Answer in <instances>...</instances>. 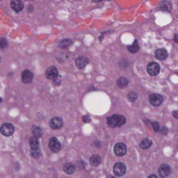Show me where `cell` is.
<instances>
[{
	"label": "cell",
	"instance_id": "1",
	"mask_svg": "<svg viewBox=\"0 0 178 178\" xmlns=\"http://www.w3.org/2000/svg\"><path fill=\"white\" fill-rule=\"evenodd\" d=\"M106 122L110 128H119L124 126L126 122V119L124 115L115 114L107 117Z\"/></svg>",
	"mask_w": 178,
	"mask_h": 178
},
{
	"label": "cell",
	"instance_id": "2",
	"mask_svg": "<svg viewBox=\"0 0 178 178\" xmlns=\"http://www.w3.org/2000/svg\"><path fill=\"white\" fill-rule=\"evenodd\" d=\"M0 132L4 136H11L15 132L14 126L10 123H4L1 126Z\"/></svg>",
	"mask_w": 178,
	"mask_h": 178
},
{
	"label": "cell",
	"instance_id": "3",
	"mask_svg": "<svg viewBox=\"0 0 178 178\" xmlns=\"http://www.w3.org/2000/svg\"><path fill=\"white\" fill-rule=\"evenodd\" d=\"M126 172V167L124 163L118 162L115 163L113 167V173L116 177L124 176Z\"/></svg>",
	"mask_w": 178,
	"mask_h": 178
},
{
	"label": "cell",
	"instance_id": "4",
	"mask_svg": "<svg viewBox=\"0 0 178 178\" xmlns=\"http://www.w3.org/2000/svg\"><path fill=\"white\" fill-rule=\"evenodd\" d=\"M160 66L156 62H152L149 63L147 65V71L150 75H157L160 73Z\"/></svg>",
	"mask_w": 178,
	"mask_h": 178
},
{
	"label": "cell",
	"instance_id": "5",
	"mask_svg": "<svg viewBox=\"0 0 178 178\" xmlns=\"http://www.w3.org/2000/svg\"><path fill=\"white\" fill-rule=\"evenodd\" d=\"M49 146L50 149L54 153H57L61 149V144L60 140L55 137H53L50 139Z\"/></svg>",
	"mask_w": 178,
	"mask_h": 178
},
{
	"label": "cell",
	"instance_id": "6",
	"mask_svg": "<svg viewBox=\"0 0 178 178\" xmlns=\"http://www.w3.org/2000/svg\"><path fill=\"white\" fill-rule=\"evenodd\" d=\"M149 103L153 106L157 107L162 104L163 98L162 95L158 94H152L149 96Z\"/></svg>",
	"mask_w": 178,
	"mask_h": 178
},
{
	"label": "cell",
	"instance_id": "7",
	"mask_svg": "<svg viewBox=\"0 0 178 178\" xmlns=\"http://www.w3.org/2000/svg\"><path fill=\"white\" fill-rule=\"evenodd\" d=\"M89 59L83 55H80L77 57L75 60V64L79 69H83L89 63Z\"/></svg>",
	"mask_w": 178,
	"mask_h": 178
},
{
	"label": "cell",
	"instance_id": "8",
	"mask_svg": "<svg viewBox=\"0 0 178 178\" xmlns=\"http://www.w3.org/2000/svg\"><path fill=\"white\" fill-rule=\"evenodd\" d=\"M127 149L124 143H117L114 146V151L117 156H123L127 153Z\"/></svg>",
	"mask_w": 178,
	"mask_h": 178
},
{
	"label": "cell",
	"instance_id": "9",
	"mask_svg": "<svg viewBox=\"0 0 178 178\" xmlns=\"http://www.w3.org/2000/svg\"><path fill=\"white\" fill-rule=\"evenodd\" d=\"M58 72L56 67L51 66L46 70L45 75L49 80H54L58 76Z\"/></svg>",
	"mask_w": 178,
	"mask_h": 178
},
{
	"label": "cell",
	"instance_id": "10",
	"mask_svg": "<svg viewBox=\"0 0 178 178\" xmlns=\"http://www.w3.org/2000/svg\"><path fill=\"white\" fill-rule=\"evenodd\" d=\"M170 173H171V168L169 165L166 163L162 164L158 169V174L160 177L162 178L167 177L169 176Z\"/></svg>",
	"mask_w": 178,
	"mask_h": 178
},
{
	"label": "cell",
	"instance_id": "11",
	"mask_svg": "<svg viewBox=\"0 0 178 178\" xmlns=\"http://www.w3.org/2000/svg\"><path fill=\"white\" fill-rule=\"evenodd\" d=\"M49 125L52 129L57 130L62 127L63 126V121L60 117H53L50 120Z\"/></svg>",
	"mask_w": 178,
	"mask_h": 178
},
{
	"label": "cell",
	"instance_id": "12",
	"mask_svg": "<svg viewBox=\"0 0 178 178\" xmlns=\"http://www.w3.org/2000/svg\"><path fill=\"white\" fill-rule=\"evenodd\" d=\"M10 7L13 11L19 13L23 10L24 5L21 0H11Z\"/></svg>",
	"mask_w": 178,
	"mask_h": 178
},
{
	"label": "cell",
	"instance_id": "13",
	"mask_svg": "<svg viewBox=\"0 0 178 178\" xmlns=\"http://www.w3.org/2000/svg\"><path fill=\"white\" fill-rule=\"evenodd\" d=\"M22 81L25 84H29L32 82L33 78V74L29 69L24 71L21 75Z\"/></svg>",
	"mask_w": 178,
	"mask_h": 178
},
{
	"label": "cell",
	"instance_id": "14",
	"mask_svg": "<svg viewBox=\"0 0 178 178\" xmlns=\"http://www.w3.org/2000/svg\"><path fill=\"white\" fill-rule=\"evenodd\" d=\"M38 138L36 136H33L29 139V146L33 151H37L39 149L40 142Z\"/></svg>",
	"mask_w": 178,
	"mask_h": 178
},
{
	"label": "cell",
	"instance_id": "15",
	"mask_svg": "<svg viewBox=\"0 0 178 178\" xmlns=\"http://www.w3.org/2000/svg\"><path fill=\"white\" fill-rule=\"evenodd\" d=\"M155 57L160 60H165L168 57V53L165 49H158L155 52Z\"/></svg>",
	"mask_w": 178,
	"mask_h": 178
},
{
	"label": "cell",
	"instance_id": "16",
	"mask_svg": "<svg viewBox=\"0 0 178 178\" xmlns=\"http://www.w3.org/2000/svg\"><path fill=\"white\" fill-rule=\"evenodd\" d=\"M63 171L67 174H72L76 171V165L73 162L66 163L63 168Z\"/></svg>",
	"mask_w": 178,
	"mask_h": 178
},
{
	"label": "cell",
	"instance_id": "17",
	"mask_svg": "<svg viewBox=\"0 0 178 178\" xmlns=\"http://www.w3.org/2000/svg\"><path fill=\"white\" fill-rule=\"evenodd\" d=\"M89 161L91 165L96 167L99 165L101 162V157L98 154H94L91 156Z\"/></svg>",
	"mask_w": 178,
	"mask_h": 178
},
{
	"label": "cell",
	"instance_id": "18",
	"mask_svg": "<svg viewBox=\"0 0 178 178\" xmlns=\"http://www.w3.org/2000/svg\"><path fill=\"white\" fill-rule=\"evenodd\" d=\"M153 142L151 140L147 138H144L141 140V142L140 143V146L142 148L146 149L149 148V147L151 146Z\"/></svg>",
	"mask_w": 178,
	"mask_h": 178
},
{
	"label": "cell",
	"instance_id": "19",
	"mask_svg": "<svg viewBox=\"0 0 178 178\" xmlns=\"http://www.w3.org/2000/svg\"><path fill=\"white\" fill-rule=\"evenodd\" d=\"M128 85V81L126 78L124 77H121L119 78L117 81V85L121 89H124L127 87Z\"/></svg>",
	"mask_w": 178,
	"mask_h": 178
},
{
	"label": "cell",
	"instance_id": "20",
	"mask_svg": "<svg viewBox=\"0 0 178 178\" xmlns=\"http://www.w3.org/2000/svg\"><path fill=\"white\" fill-rule=\"evenodd\" d=\"M140 49L138 40H135L133 44L128 47V50L131 53H136L138 52Z\"/></svg>",
	"mask_w": 178,
	"mask_h": 178
},
{
	"label": "cell",
	"instance_id": "21",
	"mask_svg": "<svg viewBox=\"0 0 178 178\" xmlns=\"http://www.w3.org/2000/svg\"><path fill=\"white\" fill-rule=\"evenodd\" d=\"M72 44H73V42L71 39H64V40L60 41L58 44V46L60 48L65 49L71 46Z\"/></svg>",
	"mask_w": 178,
	"mask_h": 178
},
{
	"label": "cell",
	"instance_id": "22",
	"mask_svg": "<svg viewBox=\"0 0 178 178\" xmlns=\"http://www.w3.org/2000/svg\"><path fill=\"white\" fill-rule=\"evenodd\" d=\"M32 132L33 134V136L37 137L38 138H40L41 137L43 133L41 128L36 126H33L32 129Z\"/></svg>",
	"mask_w": 178,
	"mask_h": 178
},
{
	"label": "cell",
	"instance_id": "23",
	"mask_svg": "<svg viewBox=\"0 0 178 178\" xmlns=\"http://www.w3.org/2000/svg\"><path fill=\"white\" fill-rule=\"evenodd\" d=\"M160 9L163 11L170 12L172 9V6L170 2H169L167 1H165L160 5Z\"/></svg>",
	"mask_w": 178,
	"mask_h": 178
},
{
	"label": "cell",
	"instance_id": "24",
	"mask_svg": "<svg viewBox=\"0 0 178 178\" xmlns=\"http://www.w3.org/2000/svg\"><path fill=\"white\" fill-rule=\"evenodd\" d=\"M127 98L131 102H135L137 100V98H138V95L136 92H130L128 94Z\"/></svg>",
	"mask_w": 178,
	"mask_h": 178
},
{
	"label": "cell",
	"instance_id": "25",
	"mask_svg": "<svg viewBox=\"0 0 178 178\" xmlns=\"http://www.w3.org/2000/svg\"><path fill=\"white\" fill-rule=\"evenodd\" d=\"M7 46V41L5 38H1L0 39V48L2 49L6 48Z\"/></svg>",
	"mask_w": 178,
	"mask_h": 178
},
{
	"label": "cell",
	"instance_id": "26",
	"mask_svg": "<svg viewBox=\"0 0 178 178\" xmlns=\"http://www.w3.org/2000/svg\"><path fill=\"white\" fill-rule=\"evenodd\" d=\"M152 126L154 130L156 132H158L160 130V124L158 123L157 122H153L152 123Z\"/></svg>",
	"mask_w": 178,
	"mask_h": 178
},
{
	"label": "cell",
	"instance_id": "27",
	"mask_svg": "<svg viewBox=\"0 0 178 178\" xmlns=\"http://www.w3.org/2000/svg\"><path fill=\"white\" fill-rule=\"evenodd\" d=\"M160 131L161 133L163 135H167L168 133V129L166 126H163L161 129H160Z\"/></svg>",
	"mask_w": 178,
	"mask_h": 178
},
{
	"label": "cell",
	"instance_id": "28",
	"mask_svg": "<svg viewBox=\"0 0 178 178\" xmlns=\"http://www.w3.org/2000/svg\"><path fill=\"white\" fill-rule=\"evenodd\" d=\"M172 115L174 118L178 120V110L172 111Z\"/></svg>",
	"mask_w": 178,
	"mask_h": 178
},
{
	"label": "cell",
	"instance_id": "29",
	"mask_svg": "<svg viewBox=\"0 0 178 178\" xmlns=\"http://www.w3.org/2000/svg\"><path fill=\"white\" fill-rule=\"evenodd\" d=\"M92 1L93 2L96 3H99L100 2H102V1H110V0H92Z\"/></svg>",
	"mask_w": 178,
	"mask_h": 178
},
{
	"label": "cell",
	"instance_id": "30",
	"mask_svg": "<svg viewBox=\"0 0 178 178\" xmlns=\"http://www.w3.org/2000/svg\"><path fill=\"white\" fill-rule=\"evenodd\" d=\"M174 42H176V43H178V34L174 35Z\"/></svg>",
	"mask_w": 178,
	"mask_h": 178
},
{
	"label": "cell",
	"instance_id": "31",
	"mask_svg": "<svg viewBox=\"0 0 178 178\" xmlns=\"http://www.w3.org/2000/svg\"><path fill=\"white\" fill-rule=\"evenodd\" d=\"M149 178H157V176L154 174H152L151 176H149Z\"/></svg>",
	"mask_w": 178,
	"mask_h": 178
},
{
	"label": "cell",
	"instance_id": "32",
	"mask_svg": "<svg viewBox=\"0 0 178 178\" xmlns=\"http://www.w3.org/2000/svg\"><path fill=\"white\" fill-rule=\"evenodd\" d=\"M2 98H1V97H0V103H2Z\"/></svg>",
	"mask_w": 178,
	"mask_h": 178
},
{
	"label": "cell",
	"instance_id": "33",
	"mask_svg": "<svg viewBox=\"0 0 178 178\" xmlns=\"http://www.w3.org/2000/svg\"><path fill=\"white\" fill-rule=\"evenodd\" d=\"M0 60H1V57H0Z\"/></svg>",
	"mask_w": 178,
	"mask_h": 178
}]
</instances>
